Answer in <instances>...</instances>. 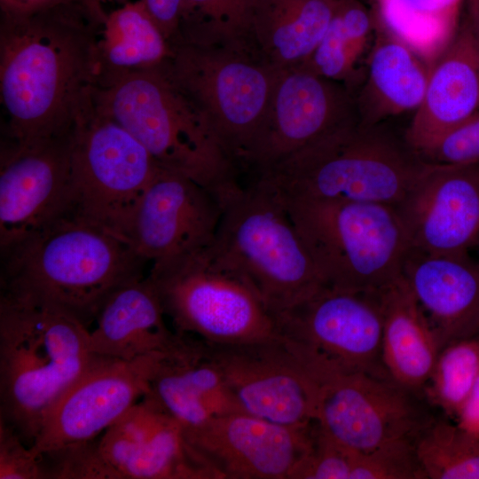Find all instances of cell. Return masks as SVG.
<instances>
[{
  "label": "cell",
  "mask_w": 479,
  "mask_h": 479,
  "mask_svg": "<svg viewBox=\"0 0 479 479\" xmlns=\"http://www.w3.org/2000/svg\"><path fill=\"white\" fill-rule=\"evenodd\" d=\"M148 395L185 434L198 430L215 417L244 412L207 343L184 334L162 358Z\"/></svg>",
  "instance_id": "23"
},
{
  "label": "cell",
  "mask_w": 479,
  "mask_h": 479,
  "mask_svg": "<svg viewBox=\"0 0 479 479\" xmlns=\"http://www.w3.org/2000/svg\"><path fill=\"white\" fill-rule=\"evenodd\" d=\"M427 479H479V436L431 418L413 439Z\"/></svg>",
  "instance_id": "31"
},
{
  "label": "cell",
  "mask_w": 479,
  "mask_h": 479,
  "mask_svg": "<svg viewBox=\"0 0 479 479\" xmlns=\"http://www.w3.org/2000/svg\"><path fill=\"white\" fill-rule=\"evenodd\" d=\"M110 0H86V2L91 6L98 9H103L102 4ZM114 1H126V0H114Z\"/></svg>",
  "instance_id": "41"
},
{
  "label": "cell",
  "mask_w": 479,
  "mask_h": 479,
  "mask_svg": "<svg viewBox=\"0 0 479 479\" xmlns=\"http://www.w3.org/2000/svg\"><path fill=\"white\" fill-rule=\"evenodd\" d=\"M428 163L473 165L479 163V111L419 152Z\"/></svg>",
  "instance_id": "35"
},
{
  "label": "cell",
  "mask_w": 479,
  "mask_h": 479,
  "mask_svg": "<svg viewBox=\"0 0 479 479\" xmlns=\"http://www.w3.org/2000/svg\"><path fill=\"white\" fill-rule=\"evenodd\" d=\"M479 29V28H478Z\"/></svg>",
  "instance_id": "43"
},
{
  "label": "cell",
  "mask_w": 479,
  "mask_h": 479,
  "mask_svg": "<svg viewBox=\"0 0 479 479\" xmlns=\"http://www.w3.org/2000/svg\"><path fill=\"white\" fill-rule=\"evenodd\" d=\"M314 373L318 382L315 422L355 452L414 438L432 418L422 396L390 377L324 363L314 365Z\"/></svg>",
  "instance_id": "12"
},
{
  "label": "cell",
  "mask_w": 479,
  "mask_h": 479,
  "mask_svg": "<svg viewBox=\"0 0 479 479\" xmlns=\"http://www.w3.org/2000/svg\"><path fill=\"white\" fill-rule=\"evenodd\" d=\"M413 439H398L357 452L350 479H427Z\"/></svg>",
  "instance_id": "33"
},
{
  "label": "cell",
  "mask_w": 479,
  "mask_h": 479,
  "mask_svg": "<svg viewBox=\"0 0 479 479\" xmlns=\"http://www.w3.org/2000/svg\"><path fill=\"white\" fill-rule=\"evenodd\" d=\"M223 212L220 200L177 171L160 167L136 204L122 239L154 263L210 245Z\"/></svg>",
  "instance_id": "18"
},
{
  "label": "cell",
  "mask_w": 479,
  "mask_h": 479,
  "mask_svg": "<svg viewBox=\"0 0 479 479\" xmlns=\"http://www.w3.org/2000/svg\"><path fill=\"white\" fill-rule=\"evenodd\" d=\"M42 457L46 479H219L148 394L99 439Z\"/></svg>",
  "instance_id": "10"
},
{
  "label": "cell",
  "mask_w": 479,
  "mask_h": 479,
  "mask_svg": "<svg viewBox=\"0 0 479 479\" xmlns=\"http://www.w3.org/2000/svg\"><path fill=\"white\" fill-rule=\"evenodd\" d=\"M206 343L244 412L293 427L315 421L318 382L281 338Z\"/></svg>",
  "instance_id": "15"
},
{
  "label": "cell",
  "mask_w": 479,
  "mask_h": 479,
  "mask_svg": "<svg viewBox=\"0 0 479 479\" xmlns=\"http://www.w3.org/2000/svg\"><path fill=\"white\" fill-rule=\"evenodd\" d=\"M360 88L354 92L364 125L415 112L422 102L431 66L388 29L378 31Z\"/></svg>",
  "instance_id": "25"
},
{
  "label": "cell",
  "mask_w": 479,
  "mask_h": 479,
  "mask_svg": "<svg viewBox=\"0 0 479 479\" xmlns=\"http://www.w3.org/2000/svg\"><path fill=\"white\" fill-rule=\"evenodd\" d=\"M79 2H86V0H0V12L1 15L11 17L28 16Z\"/></svg>",
  "instance_id": "38"
},
{
  "label": "cell",
  "mask_w": 479,
  "mask_h": 479,
  "mask_svg": "<svg viewBox=\"0 0 479 479\" xmlns=\"http://www.w3.org/2000/svg\"><path fill=\"white\" fill-rule=\"evenodd\" d=\"M410 247L467 254L479 241V163H428L397 207Z\"/></svg>",
  "instance_id": "20"
},
{
  "label": "cell",
  "mask_w": 479,
  "mask_h": 479,
  "mask_svg": "<svg viewBox=\"0 0 479 479\" xmlns=\"http://www.w3.org/2000/svg\"><path fill=\"white\" fill-rule=\"evenodd\" d=\"M477 335H479V332H478V334H477Z\"/></svg>",
  "instance_id": "42"
},
{
  "label": "cell",
  "mask_w": 479,
  "mask_h": 479,
  "mask_svg": "<svg viewBox=\"0 0 479 479\" xmlns=\"http://www.w3.org/2000/svg\"><path fill=\"white\" fill-rule=\"evenodd\" d=\"M73 133L74 128L35 141L1 139V252L73 213Z\"/></svg>",
  "instance_id": "14"
},
{
  "label": "cell",
  "mask_w": 479,
  "mask_h": 479,
  "mask_svg": "<svg viewBox=\"0 0 479 479\" xmlns=\"http://www.w3.org/2000/svg\"><path fill=\"white\" fill-rule=\"evenodd\" d=\"M92 104L138 140L159 166L192 178L222 203L242 185L238 167L205 117L158 66L98 80Z\"/></svg>",
  "instance_id": "5"
},
{
  "label": "cell",
  "mask_w": 479,
  "mask_h": 479,
  "mask_svg": "<svg viewBox=\"0 0 479 479\" xmlns=\"http://www.w3.org/2000/svg\"><path fill=\"white\" fill-rule=\"evenodd\" d=\"M106 15L86 2L1 15L2 139L28 142L73 130L91 103Z\"/></svg>",
  "instance_id": "1"
},
{
  "label": "cell",
  "mask_w": 479,
  "mask_h": 479,
  "mask_svg": "<svg viewBox=\"0 0 479 479\" xmlns=\"http://www.w3.org/2000/svg\"><path fill=\"white\" fill-rule=\"evenodd\" d=\"M160 167L138 140L97 111L91 100L74 127L72 214L122 238L136 204Z\"/></svg>",
  "instance_id": "11"
},
{
  "label": "cell",
  "mask_w": 479,
  "mask_h": 479,
  "mask_svg": "<svg viewBox=\"0 0 479 479\" xmlns=\"http://www.w3.org/2000/svg\"><path fill=\"white\" fill-rule=\"evenodd\" d=\"M467 15L472 22L479 28V0H467Z\"/></svg>",
  "instance_id": "40"
},
{
  "label": "cell",
  "mask_w": 479,
  "mask_h": 479,
  "mask_svg": "<svg viewBox=\"0 0 479 479\" xmlns=\"http://www.w3.org/2000/svg\"><path fill=\"white\" fill-rule=\"evenodd\" d=\"M280 199L324 287L373 291L402 275L410 245L396 207L343 200Z\"/></svg>",
  "instance_id": "7"
},
{
  "label": "cell",
  "mask_w": 479,
  "mask_h": 479,
  "mask_svg": "<svg viewBox=\"0 0 479 479\" xmlns=\"http://www.w3.org/2000/svg\"><path fill=\"white\" fill-rule=\"evenodd\" d=\"M338 0H255L249 47L277 70L299 67L323 38Z\"/></svg>",
  "instance_id": "26"
},
{
  "label": "cell",
  "mask_w": 479,
  "mask_h": 479,
  "mask_svg": "<svg viewBox=\"0 0 479 479\" xmlns=\"http://www.w3.org/2000/svg\"><path fill=\"white\" fill-rule=\"evenodd\" d=\"M479 376V335L443 347L422 391L430 405L454 420Z\"/></svg>",
  "instance_id": "32"
},
{
  "label": "cell",
  "mask_w": 479,
  "mask_h": 479,
  "mask_svg": "<svg viewBox=\"0 0 479 479\" xmlns=\"http://www.w3.org/2000/svg\"><path fill=\"white\" fill-rule=\"evenodd\" d=\"M314 430L315 421L293 427L237 412L185 436L220 479H295L312 449Z\"/></svg>",
  "instance_id": "19"
},
{
  "label": "cell",
  "mask_w": 479,
  "mask_h": 479,
  "mask_svg": "<svg viewBox=\"0 0 479 479\" xmlns=\"http://www.w3.org/2000/svg\"><path fill=\"white\" fill-rule=\"evenodd\" d=\"M274 317L279 338L294 350L340 369L390 377L382 358L379 289L322 287Z\"/></svg>",
  "instance_id": "13"
},
{
  "label": "cell",
  "mask_w": 479,
  "mask_h": 479,
  "mask_svg": "<svg viewBox=\"0 0 479 479\" xmlns=\"http://www.w3.org/2000/svg\"><path fill=\"white\" fill-rule=\"evenodd\" d=\"M379 293L385 368L396 382L423 397L440 351L435 334L403 275Z\"/></svg>",
  "instance_id": "27"
},
{
  "label": "cell",
  "mask_w": 479,
  "mask_h": 479,
  "mask_svg": "<svg viewBox=\"0 0 479 479\" xmlns=\"http://www.w3.org/2000/svg\"><path fill=\"white\" fill-rule=\"evenodd\" d=\"M211 248L274 316L324 287L283 200L258 177L224 203Z\"/></svg>",
  "instance_id": "6"
},
{
  "label": "cell",
  "mask_w": 479,
  "mask_h": 479,
  "mask_svg": "<svg viewBox=\"0 0 479 479\" xmlns=\"http://www.w3.org/2000/svg\"><path fill=\"white\" fill-rule=\"evenodd\" d=\"M453 421L479 436V376Z\"/></svg>",
  "instance_id": "39"
},
{
  "label": "cell",
  "mask_w": 479,
  "mask_h": 479,
  "mask_svg": "<svg viewBox=\"0 0 479 479\" xmlns=\"http://www.w3.org/2000/svg\"><path fill=\"white\" fill-rule=\"evenodd\" d=\"M478 111L479 29L467 15L430 67L405 138L419 153Z\"/></svg>",
  "instance_id": "22"
},
{
  "label": "cell",
  "mask_w": 479,
  "mask_h": 479,
  "mask_svg": "<svg viewBox=\"0 0 479 479\" xmlns=\"http://www.w3.org/2000/svg\"><path fill=\"white\" fill-rule=\"evenodd\" d=\"M385 122H349L255 174L284 199L343 200L397 207L427 168Z\"/></svg>",
  "instance_id": "4"
},
{
  "label": "cell",
  "mask_w": 479,
  "mask_h": 479,
  "mask_svg": "<svg viewBox=\"0 0 479 479\" xmlns=\"http://www.w3.org/2000/svg\"><path fill=\"white\" fill-rule=\"evenodd\" d=\"M0 479H45L40 456L0 419Z\"/></svg>",
  "instance_id": "36"
},
{
  "label": "cell",
  "mask_w": 479,
  "mask_h": 479,
  "mask_svg": "<svg viewBox=\"0 0 479 479\" xmlns=\"http://www.w3.org/2000/svg\"><path fill=\"white\" fill-rule=\"evenodd\" d=\"M80 319L48 302L1 292L0 419L30 447L47 415L98 358Z\"/></svg>",
  "instance_id": "3"
},
{
  "label": "cell",
  "mask_w": 479,
  "mask_h": 479,
  "mask_svg": "<svg viewBox=\"0 0 479 479\" xmlns=\"http://www.w3.org/2000/svg\"><path fill=\"white\" fill-rule=\"evenodd\" d=\"M1 255V292L55 305L87 326L145 263L122 237L74 214Z\"/></svg>",
  "instance_id": "2"
},
{
  "label": "cell",
  "mask_w": 479,
  "mask_h": 479,
  "mask_svg": "<svg viewBox=\"0 0 479 479\" xmlns=\"http://www.w3.org/2000/svg\"><path fill=\"white\" fill-rule=\"evenodd\" d=\"M373 24L368 10L358 0H338L323 38L301 67L351 89Z\"/></svg>",
  "instance_id": "29"
},
{
  "label": "cell",
  "mask_w": 479,
  "mask_h": 479,
  "mask_svg": "<svg viewBox=\"0 0 479 479\" xmlns=\"http://www.w3.org/2000/svg\"><path fill=\"white\" fill-rule=\"evenodd\" d=\"M169 43L177 34L182 0H139Z\"/></svg>",
  "instance_id": "37"
},
{
  "label": "cell",
  "mask_w": 479,
  "mask_h": 479,
  "mask_svg": "<svg viewBox=\"0 0 479 479\" xmlns=\"http://www.w3.org/2000/svg\"><path fill=\"white\" fill-rule=\"evenodd\" d=\"M165 318L149 278L137 277L116 289L101 307L90 331V349L122 360L167 352L179 334L167 326Z\"/></svg>",
  "instance_id": "24"
},
{
  "label": "cell",
  "mask_w": 479,
  "mask_h": 479,
  "mask_svg": "<svg viewBox=\"0 0 479 479\" xmlns=\"http://www.w3.org/2000/svg\"><path fill=\"white\" fill-rule=\"evenodd\" d=\"M255 0H182L178 27L169 43L247 51Z\"/></svg>",
  "instance_id": "30"
},
{
  "label": "cell",
  "mask_w": 479,
  "mask_h": 479,
  "mask_svg": "<svg viewBox=\"0 0 479 479\" xmlns=\"http://www.w3.org/2000/svg\"><path fill=\"white\" fill-rule=\"evenodd\" d=\"M357 452L325 433L315 422L312 449L295 479H350Z\"/></svg>",
  "instance_id": "34"
},
{
  "label": "cell",
  "mask_w": 479,
  "mask_h": 479,
  "mask_svg": "<svg viewBox=\"0 0 479 479\" xmlns=\"http://www.w3.org/2000/svg\"><path fill=\"white\" fill-rule=\"evenodd\" d=\"M147 277L179 334L212 344L279 338L274 315L211 244L152 263Z\"/></svg>",
  "instance_id": "8"
},
{
  "label": "cell",
  "mask_w": 479,
  "mask_h": 479,
  "mask_svg": "<svg viewBox=\"0 0 479 479\" xmlns=\"http://www.w3.org/2000/svg\"><path fill=\"white\" fill-rule=\"evenodd\" d=\"M170 47L137 0L106 15L98 43V80L152 68L169 54Z\"/></svg>",
  "instance_id": "28"
},
{
  "label": "cell",
  "mask_w": 479,
  "mask_h": 479,
  "mask_svg": "<svg viewBox=\"0 0 479 479\" xmlns=\"http://www.w3.org/2000/svg\"><path fill=\"white\" fill-rule=\"evenodd\" d=\"M158 67L199 109L216 141L244 169L279 71L244 50L169 43Z\"/></svg>",
  "instance_id": "9"
},
{
  "label": "cell",
  "mask_w": 479,
  "mask_h": 479,
  "mask_svg": "<svg viewBox=\"0 0 479 479\" xmlns=\"http://www.w3.org/2000/svg\"><path fill=\"white\" fill-rule=\"evenodd\" d=\"M439 349L478 334L479 262L467 254L433 255L409 247L402 265Z\"/></svg>",
  "instance_id": "21"
},
{
  "label": "cell",
  "mask_w": 479,
  "mask_h": 479,
  "mask_svg": "<svg viewBox=\"0 0 479 479\" xmlns=\"http://www.w3.org/2000/svg\"><path fill=\"white\" fill-rule=\"evenodd\" d=\"M355 121L354 92L346 84L306 67L279 71L244 169L261 172Z\"/></svg>",
  "instance_id": "17"
},
{
  "label": "cell",
  "mask_w": 479,
  "mask_h": 479,
  "mask_svg": "<svg viewBox=\"0 0 479 479\" xmlns=\"http://www.w3.org/2000/svg\"><path fill=\"white\" fill-rule=\"evenodd\" d=\"M167 352L132 360L98 356L50 411L32 450L40 456L95 440L150 391Z\"/></svg>",
  "instance_id": "16"
}]
</instances>
